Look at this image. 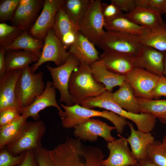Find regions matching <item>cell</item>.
Returning <instances> with one entry per match:
<instances>
[{"instance_id": "obj_16", "label": "cell", "mask_w": 166, "mask_h": 166, "mask_svg": "<svg viewBox=\"0 0 166 166\" xmlns=\"http://www.w3.org/2000/svg\"><path fill=\"white\" fill-rule=\"evenodd\" d=\"M44 0H20L15 13L10 21L12 26L24 30H29L37 18Z\"/></svg>"}, {"instance_id": "obj_43", "label": "cell", "mask_w": 166, "mask_h": 166, "mask_svg": "<svg viewBox=\"0 0 166 166\" xmlns=\"http://www.w3.org/2000/svg\"><path fill=\"white\" fill-rule=\"evenodd\" d=\"M7 50L5 47L0 45V78L5 74L6 69V54Z\"/></svg>"}, {"instance_id": "obj_17", "label": "cell", "mask_w": 166, "mask_h": 166, "mask_svg": "<svg viewBox=\"0 0 166 166\" xmlns=\"http://www.w3.org/2000/svg\"><path fill=\"white\" fill-rule=\"evenodd\" d=\"M165 52L143 45L138 53L134 57L135 67L143 68L159 77L164 76Z\"/></svg>"}, {"instance_id": "obj_35", "label": "cell", "mask_w": 166, "mask_h": 166, "mask_svg": "<svg viewBox=\"0 0 166 166\" xmlns=\"http://www.w3.org/2000/svg\"><path fill=\"white\" fill-rule=\"evenodd\" d=\"M20 0H2L0 1V21L1 23L13 18Z\"/></svg>"}, {"instance_id": "obj_15", "label": "cell", "mask_w": 166, "mask_h": 166, "mask_svg": "<svg viewBox=\"0 0 166 166\" xmlns=\"http://www.w3.org/2000/svg\"><path fill=\"white\" fill-rule=\"evenodd\" d=\"M119 139L108 143V157L103 160L104 166H130L137 164V160L132 156L126 138L118 134Z\"/></svg>"}, {"instance_id": "obj_9", "label": "cell", "mask_w": 166, "mask_h": 166, "mask_svg": "<svg viewBox=\"0 0 166 166\" xmlns=\"http://www.w3.org/2000/svg\"><path fill=\"white\" fill-rule=\"evenodd\" d=\"M80 64L78 60L70 53L66 62L61 66L53 67L49 65H46L51 75L53 86L59 91V101L67 106L74 105L69 91V83L72 73L77 69Z\"/></svg>"}, {"instance_id": "obj_23", "label": "cell", "mask_w": 166, "mask_h": 166, "mask_svg": "<svg viewBox=\"0 0 166 166\" xmlns=\"http://www.w3.org/2000/svg\"><path fill=\"white\" fill-rule=\"evenodd\" d=\"M90 66L93 78L97 82L103 84L106 90L112 92L115 87L120 86L126 81L125 76L116 74L108 70L102 60L95 61Z\"/></svg>"}, {"instance_id": "obj_37", "label": "cell", "mask_w": 166, "mask_h": 166, "mask_svg": "<svg viewBox=\"0 0 166 166\" xmlns=\"http://www.w3.org/2000/svg\"><path fill=\"white\" fill-rule=\"evenodd\" d=\"M136 7L148 8L161 14L166 12V0H135Z\"/></svg>"}, {"instance_id": "obj_2", "label": "cell", "mask_w": 166, "mask_h": 166, "mask_svg": "<svg viewBox=\"0 0 166 166\" xmlns=\"http://www.w3.org/2000/svg\"><path fill=\"white\" fill-rule=\"evenodd\" d=\"M69 89L74 104L81 105L86 99L97 97L106 90L105 86L93 78L90 65L80 63L72 73Z\"/></svg>"}, {"instance_id": "obj_5", "label": "cell", "mask_w": 166, "mask_h": 166, "mask_svg": "<svg viewBox=\"0 0 166 166\" xmlns=\"http://www.w3.org/2000/svg\"><path fill=\"white\" fill-rule=\"evenodd\" d=\"M43 77L42 72H33L29 65L22 69L15 91L16 100L20 108L30 105L43 92L45 85Z\"/></svg>"}, {"instance_id": "obj_32", "label": "cell", "mask_w": 166, "mask_h": 166, "mask_svg": "<svg viewBox=\"0 0 166 166\" xmlns=\"http://www.w3.org/2000/svg\"><path fill=\"white\" fill-rule=\"evenodd\" d=\"M92 0H64L62 6L67 16L78 28Z\"/></svg>"}, {"instance_id": "obj_25", "label": "cell", "mask_w": 166, "mask_h": 166, "mask_svg": "<svg viewBox=\"0 0 166 166\" xmlns=\"http://www.w3.org/2000/svg\"><path fill=\"white\" fill-rule=\"evenodd\" d=\"M111 97L113 101L123 109L128 111L140 113V110L137 97L129 83L126 81Z\"/></svg>"}, {"instance_id": "obj_29", "label": "cell", "mask_w": 166, "mask_h": 166, "mask_svg": "<svg viewBox=\"0 0 166 166\" xmlns=\"http://www.w3.org/2000/svg\"><path fill=\"white\" fill-rule=\"evenodd\" d=\"M140 37L143 45L166 52V24L164 22L152 28H147Z\"/></svg>"}, {"instance_id": "obj_34", "label": "cell", "mask_w": 166, "mask_h": 166, "mask_svg": "<svg viewBox=\"0 0 166 166\" xmlns=\"http://www.w3.org/2000/svg\"><path fill=\"white\" fill-rule=\"evenodd\" d=\"M25 31L5 23L0 24V45L6 46Z\"/></svg>"}, {"instance_id": "obj_27", "label": "cell", "mask_w": 166, "mask_h": 166, "mask_svg": "<svg viewBox=\"0 0 166 166\" xmlns=\"http://www.w3.org/2000/svg\"><path fill=\"white\" fill-rule=\"evenodd\" d=\"M39 58L27 51L7 50L6 54V71L22 69L30 64L37 62Z\"/></svg>"}, {"instance_id": "obj_12", "label": "cell", "mask_w": 166, "mask_h": 166, "mask_svg": "<svg viewBox=\"0 0 166 166\" xmlns=\"http://www.w3.org/2000/svg\"><path fill=\"white\" fill-rule=\"evenodd\" d=\"M73 134L77 138L84 141L94 142L101 136L108 143L115 140L111 134L114 126L109 125L99 119L91 118L74 128Z\"/></svg>"}, {"instance_id": "obj_47", "label": "cell", "mask_w": 166, "mask_h": 166, "mask_svg": "<svg viewBox=\"0 0 166 166\" xmlns=\"http://www.w3.org/2000/svg\"><path fill=\"white\" fill-rule=\"evenodd\" d=\"M130 166H137V164H135V165H132Z\"/></svg>"}, {"instance_id": "obj_46", "label": "cell", "mask_w": 166, "mask_h": 166, "mask_svg": "<svg viewBox=\"0 0 166 166\" xmlns=\"http://www.w3.org/2000/svg\"><path fill=\"white\" fill-rule=\"evenodd\" d=\"M161 143L163 146L166 149V134L163 138Z\"/></svg>"}, {"instance_id": "obj_22", "label": "cell", "mask_w": 166, "mask_h": 166, "mask_svg": "<svg viewBox=\"0 0 166 166\" xmlns=\"http://www.w3.org/2000/svg\"><path fill=\"white\" fill-rule=\"evenodd\" d=\"M127 125L130 130V134L126 140L130 146L132 156L137 160L147 158V147L155 140L154 137L150 132L136 130L128 121Z\"/></svg>"}, {"instance_id": "obj_39", "label": "cell", "mask_w": 166, "mask_h": 166, "mask_svg": "<svg viewBox=\"0 0 166 166\" xmlns=\"http://www.w3.org/2000/svg\"><path fill=\"white\" fill-rule=\"evenodd\" d=\"M101 9L105 22L111 20L123 14L118 6L111 1L109 4L101 2Z\"/></svg>"}, {"instance_id": "obj_11", "label": "cell", "mask_w": 166, "mask_h": 166, "mask_svg": "<svg viewBox=\"0 0 166 166\" xmlns=\"http://www.w3.org/2000/svg\"><path fill=\"white\" fill-rule=\"evenodd\" d=\"M125 76L126 81L136 97L152 99V92L160 77L137 67H134Z\"/></svg>"}, {"instance_id": "obj_42", "label": "cell", "mask_w": 166, "mask_h": 166, "mask_svg": "<svg viewBox=\"0 0 166 166\" xmlns=\"http://www.w3.org/2000/svg\"><path fill=\"white\" fill-rule=\"evenodd\" d=\"M16 166H39L36 158L34 151H27L23 161Z\"/></svg>"}, {"instance_id": "obj_26", "label": "cell", "mask_w": 166, "mask_h": 166, "mask_svg": "<svg viewBox=\"0 0 166 166\" xmlns=\"http://www.w3.org/2000/svg\"><path fill=\"white\" fill-rule=\"evenodd\" d=\"M44 44V41L34 38L28 33L27 30H26L5 47L7 50L23 49L40 57Z\"/></svg>"}, {"instance_id": "obj_21", "label": "cell", "mask_w": 166, "mask_h": 166, "mask_svg": "<svg viewBox=\"0 0 166 166\" xmlns=\"http://www.w3.org/2000/svg\"><path fill=\"white\" fill-rule=\"evenodd\" d=\"M95 46L78 32L74 42L69 47V51L80 63H85L90 65L100 60L99 53Z\"/></svg>"}, {"instance_id": "obj_24", "label": "cell", "mask_w": 166, "mask_h": 166, "mask_svg": "<svg viewBox=\"0 0 166 166\" xmlns=\"http://www.w3.org/2000/svg\"><path fill=\"white\" fill-rule=\"evenodd\" d=\"M124 14L136 24L149 29L155 27L164 22L160 13L148 8L136 7Z\"/></svg>"}, {"instance_id": "obj_6", "label": "cell", "mask_w": 166, "mask_h": 166, "mask_svg": "<svg viewBox=\"0 0 166 166\" xmlns=\"http://www.w3.org/2000/svg\"><path fill=\"white\" fill-rule=\"evenodd\" d=\"M143 45L140 36L125 33L106 30L98 46L103 51H113L135 56Z\"/></svg>"}, {"instance_id": "obj_31", "label": "cell", "mask_w": 166, "mask_h": 166, "mask_svg": "<svg viewBox=\"0 0 166 166\" xmlns=\"http://www.w3.org/2000/svg\"><path fill=\"white\" fill-rule=\"evenodd\" d=\"M140 113L151 114L164 124H166V100L137 98Z\"/></svg>"}, {"instance_id": "obj_13", "label": "cell", "mask_w": 166, "mask_h": 166, "mask_svg": "<svg viewBox=\"0 0 166 166\" xmlns=\"http://www.w3.org/2000/svg\"><path fill=\"white\" fill-rule=\"evenodd\" d=\"M56 89L52 81H48L42 93L30 105L20 108L21 115L26 119L31 117L35 121L39 120V112L49 107H54L58 110L61 119L64 116V112L58 105L56 100Z\"/></svg>"}, {"instance_id": "obj_3", "label": "cell", "mask_w": 166, "mask_h": 166, "mask_svg": "<svg viewBox=\"0 0 166 166\" xmlns=\"http://www.w3.org/2000/svg\"><path fill=\"white\" fill-rule=\"evenodd\" d=\"M59 104L64 109V116L61 119L62 126L65 128H73L87 120L95 117H101L110 121L114 125L119 135L123 133L127 125L128 121L126 119L111 111L93 110L77 104L70 106L61 103Z\"/></svg>"}, {"instance_id": "obj_33", "label": "cell", "mask_w": 166, "mask_h": 166, "mask_svg": "<svg viewBox=\"0 0 166 166\" xmlns=\"http://www.w3.org/2000/svg\"><path fill=\"white\" fill-rule=\"evenodd\" d=\"M147 158L156 166H166V149L161 142L155 140L147 149Z\"/></svg>"}, {"instance_id": "obj_14", "label": "cell", "mask_w": 166, "mask_h": 166, "mask_svg": "<svg viewBox=\"0 0 166 166\" xmlns=\"http://www.w3.org/2000/svg\"><path fill=\"white\" fill-rule=\"evenodd\" d=\"M64 0H45L42 11L29 30L35 38L44 41L49 30L52 28L56 14Z\"/></svg>"}, {"instance_id": "obj_28", "label": "cell", "mask_w": 166, "mask_h": 166, "mask_svg": "<svg viewBox=\"0 0 166 166\" xmlns=\"http://www.w3.org/2000/svg\"><path fill=\"white\" fill-rule=\"evenodd\" d=\"M21 115L14 121L0 128V149L15 141L22 133L27 122Z\"/></svg>"}, {"instance_id": "obj_10", "label": "cell", "mask_w": 166, "mask_h": 166, "mask_svg": "<svg viewBox=\"0 0 166 166\" xmlns=\"http://www.w3.org/2000/svg\"><path fill=\"white\" fill-rule=\"evenodd\" d=\"M44 41L43 46L38 60L30 66L33 73H35L40 66L47 62H53L57 66H61L66 62L70 54L52 28L48 31Z\"/></svg>"}, {"instance_id": "obj_1", "label": "cell", "mask_w": 166, "mask_h": 166, "mask_svg": "<svg viewBox=\"0 0 166 166\" xmlns=\"http://www.w3.org/2000/svg\"><path fill=\"white\" fill-rule=\"evenodd\" d=\"M35 153L39 166H104L101 151L78 138H67L51 149L42 147Z\"/></svg>"}, {"instance_id": "obj_19", "label": "cell", "mask_w": 166, "mask_h": 166, "mask_svg": "<svg viewBox=\"0 0 166 166\" xmlns=\"http://www.w3.org/2000/svg\"><path fill=\"white\" fill-rule=\"evenodd\" d=\"M108 70L114 73L125 76L135 67L134 56L127 53L113 51H103L100 55Z\"/></svg>"}, {"instance_id": "obj_8", "label": "cell", "mask_w": 166, "mask_h": 166, "mask_svg": "<svg viewBox=\"0 0 166 166\" xmlns=\"http://www.w3.org/2000/svg\"><path fill=\"white\" fill-rule=\"evenodd\" d=\"M101 0H92L86 14L78 26V32L98 46L105 31Z\"/></svg>"}, {"instance_id": "obj_20", "label": "cell", "mask_w": 166, "mask_h": 166, "mask_svg": "<svg viewBox=\"0 0 166 166\" xmlns=\"http://www.w3.org/2000/svg\"><path fill=\"white\" fill-rule=\"evenodd\" d=\"M22 69L7 71L0 78V111L12 107L20 108L15 96L16 84Z\"/></svg>"}, {"instance_id": "obj_7", "label": "cell", "mask_w": 166, "mask_h": 166, "mask_svg": "<svg viewBox=\"0 0 166 166\" xmlns=\"http://www.w3.org/2000/svg\"><path fill=\"white\" fill-rule=\"evenodd\" d=\"M45 131L42 120L27 122L18 139L5 148L14 156L30 150L36 151L42 147V139Z\"/></svg>"}, {"instance_id": "obj_36", "label": "cell", "mask_w": 166, "mask_h": 166, "mask_svg": "<svg viewBox=\"0 0 166 166\" xmlns=\"http://www.w3.org/2000/svg\"><path fill=\"white\" fill-rule=\"evenodd\" d=\"M26 152L14 156L5 148L0 149V166H16L20 164L24 160Z\"/></svg>"}, {"instance_id": "obj_44", "label": "cell", "mask_w": 166, "mask_h": 166, "mask_svg": "<svg viewBox=\"0 0 166 166\" xmlns=\"http://www.w3.org/2000/svg\"><path fill=\"white\" fill-rule=\"evenodd\" d=\"M137 161V166H156L151 162L147 158Z\"/></svg>"}, {"instance_id": "obj_41", "label": "cell", "mask_w": 166, "mask_h": 166, "mask_svg": "<svg viewBox=\"0 0 166 166\" xmlns=\"http://www.w3.org/2000/svg\"><path fill=\"white\" fill-rule=\"evenodd\" d=\"M122 11L129 12L136 7L135 0H112Z\"/></svg>"}, {"instance_id": "obj_30", "label": "cell", "mask_w": 166, "mask_h": 166, "mask_svg": "<svg viewBox=\"0 0 166 166\" xmlns=\"http://www.w3.org/2000/svg\"><path fill=\"white\" fill-rule=\"evenodd\" d=\"M106 30L125 33L138 36L142 35L147 28L139 25L129 19L124 14L105 22Z\"/></svg>"}, {"instance_id": "obj_4", "label": "cell", "mask_w": 166, "mask_h": 166, "mask_svg": "<svg viewBox=\"0 0 166 166\" xmlns=\"http://www.w3.org/2000/svg\"><path fill=\"white\" fill-rule=\"evenodd\" d=\"M112 93L106 90L101 95L91 98L89 102L90 107L92 109L96 107L104 109L129 120L136 124L139 131L147 132L153 130L156 124V117L149 113H135L125 110L113 101L111 97Z\"/></svg>"}, {"instance_id": "obj_40", "label": "cell", "mask_w": 166, "mask_h": 166, "mask_svg": "<svg viewBox=\"0 0 166 166\" xmlns=\"http://www.w3.org/2000/svg\"><path fill=\"white\" fill-rule=\"evenodd\" d=\"M162 96L166 97V77H160L152 92V99H158Z\"/></svg>"}, {"instance_id": "obj_45", "label": "cell", "mask_w": 166, "mask_h": 166, "mask_svg": "<svg viewBox=\"0 0 166 166\" xmlns=\"http://www.w3.org/2000/svg\"><path fill=\"white\" fill-rule=\"evenodd\" d=\"M163 75L166 77V52L164 53L163 67Z\"/></svg>"}, {"instance_id": "obj_48", "label": "cell", "mask_w": 166, "mask_h": 166, "mask_svg": "<svg viewBox=\"0 0 166 166\" xmlns=\"http://www.w3.org/2000/svg\"></svg>"}, {"instance_id": "obj_38", "label": "cell", "mask_w": 166, "mask_h": 166, "mask_svg": "<svg viewBox=\"0 0 166 166\" xmlns=\"http://www.w3.org/2000/svg\"><path fill=\"white\" fill-rule=\"evenodd\" d=\"M21 115L20 108L9 107L0 111V128L8 124Z\"/></svg>"}, {"instance_id": "obj_18", "label": "cell", "mask_w": 166, "mask_h": 166, "mask_svg": "<svg viewBox=\"0 0 166 166\" xmlns=\"http://www.w3.org/2000/svg\"><path fill=\"white\" fill-rule=\"evenodd\" d=\"M52 28L67 49L74 42L78 33L77 27L66 14L62 6L56 14Z\"/></svg>"}]
</instances>
